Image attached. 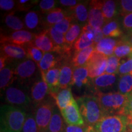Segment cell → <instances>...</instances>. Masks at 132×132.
<instances>
[{"label": "cell", "mask_w": 132, "mask_h": 132, "mask_svg": "<svg viewBox=\"0 0 132 132\" xmlns=\"http://www.w3.org/2000/svg\"><path fill=\"white\" fill-rule=\"evenodd\" d=\"M26 117L23 109L3 105L1 107V132H21Z\"/></svg>", "instance_id": "obj_1"}, {"label": "cell", "mask_w": 132, "mask_h": 132, "mask_svg": "<svg viewBox=\"0 0 132 132\" xmlns=\"http://www.w3.org/2000/svg\"><path fill=\"white\" fill-rule=\"evenodd\" d=\"M77 102L86 125L94 127L105 117L96 95H84L77 98Z\"/></svg>", "instance_id": "obj_2"}, {"label": "cell", "mask_w": 132, "mask_h": 132, "mask_svg": "<svg viewBox=\"0 0 132 132\" xmlns=\"http://www.w3.org/2000/svg\"><path fill=\"white\" fill-rule=\"evenodd\" d=\"M96 96L98 97L104 116L124 115V110L127 96L119 92L103 93L97 91ZM125 116V115H124Z\"/></svg>", "instance_id": "obj_3"}, {"label": "cell", "mask_w": 132, "mask_h": 132, "mask_svg": "<svg viewBox=\"0 0 132 132\" xmlns=\"http://www.w3.org/2000/svg\"><path fill=\"white\" fill-rule=\"evenodd\" d=\"M127 116L112 115L103 117L93 127L95 132H126Z\"/></svg>", "instance_id": "obj_4"}, {"label": "cell", "mask_w": 132, "mask_h": 132, "mask_svg": "<svg viewBox=\"0 0 132 132\" xmlns=\"http://www.w3.org/2000/svg\"><path fill=\"white\" fill-rule=\"evenodd\" d=\"M35 107L33 114L37 123L39 132H47L55 105L52 98L46 99Z\"/></svg>", "instance_id": "obj_5"}, {"label": "cell", "mask_w": 132, "mask_h": 132, "mask_svg": "<svg viewBox=\"0 0 132 132\" xmlns=\"http://www.w3.org/2000/svg\"><path fill=\"white\" fill-rule=\"evenodd\" d=\"M37 64L30 59L17 64L15 67V75L16 80L21 84H27L34 78L37 73Z\"/></svg>", "instance_id": "obj_6"}, {"label": "cell", "mask_w": 132, "mask_h": 132, "mask_svg": "<svg viewBox=\"0 0 132 132\" xmlns=\"http://www.w3.org/2000/svg\"><path fill=\"white\" fill-rule=\"evenodd\" d=\"M5 99L11 106L24 110L31 103V97L24 90L19 87L9 86L5 90Z\"/></svg>", "instance_id": "obj_7"}, {"label": "cell", "mask_w": 132, "mask_h": 132, "mask_svg": "<svg viewBox=\"0 0 132 132\" xmlns=\"http://www.w3.org/2000/svg\"><path fill=\"white\" fill-rule=\"evenodd\" d=\"M36 34L26 30H20L9 34H1V44H12L20 46H27L33 40Z\"/></svg>", "instance_id": "obj_8"}, {"label": "cell", "mask_w": 132, "mask_h": 132, "mask_svg": "<svg viewBox=\"0 0 132 132\" xmlns=\"http://www.w3.org/2000/svg\"><path fill=\"white\" fill-rule=\"evenodd\" d=\"M108 57L94 51L87 64L89 77L94 79L105 73Z\"/></svg>", "instance_id": "obj_9"}, {"label": "cell", "mask_w": 132, "mask_h": 132, "mask_svg": "<svg viewBox=\"0 0 132 132\" xmlns=\"http://www.w3.org/2000/svg\"><path fill=\"white\" fill-rule=\"evenodd\" d=\"M27 46L37 48L44 53L53 52L59 53L58 48L56 47L51 39L48 33L47 29L36 34L33 40Z\"/></svg>", "instance_id": "obj_10"}, {"label": "cell", "mask_w": 132, "mask_h": 132, "mask_svg": "<svg viewBox=\"0 0 132 132\" xmlns=\"http://www.w3.org/2000/svg\"><path fill=\"white\" fill-rule=\"evenodd\" d=\"M1 55L6 57L7 61H24L28 58L25 48L12 44H1Z\"/></svg>", "instance_id": "obj_11"}, {"label": "cell", "mask_w": 132, "mask_h": 132, "mask_svg": "<svg viewBox=\"0 0 132 132\" xmlns=\"http://www.w3.org/2000/svg\"><path fill=\"white\" fill-rule=\"evenodd\" d=\"M103 2L104 1L93 0L89 3L87 23L94 28H102L105 23V19L102 13Z\"/></svg>", "instance_id": "obj_12"}, {"label": "cell", "mask_w": 132, "mask_h": 132, "mask_svg": "<svg viewBox=\"0 0 132 132\" xmlns=\"http://www.w3.org/2000/svg\"><path fill=\"white\" fill-rule=\"evenodd\" d=\"M61 113L67 125H83L85 124L77 101L61 110Z\"/></svg>", "instance_id": "obj_13"}, {"label": "cell", "mask_w": 132, "mask_h": 132, "mask_svg": "<svg viewBox=\"0 0 132 132\" xmlns=\"http://www.w3.org/2000/svg\"><path fill=\"white\" fill-rule=\"evenodd\" d=\"M30 93L31 101L34 105V106H37L45 100L47 95L50 94L48 86L42 79L33 83Z\"/></svg>", "instance_id": "obj_14"}, {"label": "cell", "mask_w": 132, "mask_h": 132, "mask_svg": "<svg viewBox=\"0 0 132 132\" xmlns=\"http://www.w3.org/2000/svg\"><path fill=\"white\" fill-rule=\"evenodd\" d=\"M59 67H55L47 71L46 72L40 73L42 79L48 86L50 95L52 97L55 95L61 89L59 87Z\"/></svg>", "instance_id": "obj_15"}, {"label": "cell", "mask_w": 132, "mask_h": 132, "mask_svg": "<svg viewBox=\"0 0 132 132\" xmlns=\"http://www.w3.org/2000/svg\"><path fill=\"white\" fill-rule=\"evenodd\" d=\"M41 14V12L34 11H30L26 13L24 18V25L26 28L36 31L45 30L44 19Z\"/></svg>", "instance_id": "obj_16"}, {"label": "cell", "mask_w": 132, "mask_h": 132, "mask_svg": "<svg viewBox=\"0 0 132 132\" xmlns=\"http://www.w3.org/2000/svg\"><path fill=\"white\" fill-rule=\"evenodd\" d=\"M73 70L74 67L71 62L66 61L63 62L60 67L59 73V87L61 89L69 88L72 85Z\"/></svg>", "instance_id": "obj_17"}, {"label": "cell", "mask_w": 132, "mask_h": 132, "mask_svg": "<svg viewBox=\"0 0 132 132\" xmlns=\"http://www.w3.org/2000/svg\"><path fill=\"white\" fill-rule=\"evenodd\" d=\"M63 58L56 53H45L42 60L37 64L40 73L46 72L50 69L55 68Z\"/></svg>", "instance_id": "obj_18"}, {"label": "cell", "mask_w": 132, "mask_h": 132, "mask_svg": "<svg viewBox=\"0 0 132 132\" xmlns=\"http://www.w3.org/2000/svg\"><path fill=\"white\" fill-rule=\"evenodd\" d=\"M67 16H69L68 11H64L61 8H54L45 14V19H44L45 29L53 27L56 24L58 23Z\"/></svg>", "instance_id": "obj_19"}, {"label": "cell", "mask_w": 132, "mask_h": 132, "mask_svg": "<svg viewBox=\"0 0 132 132\" xmlns=\"http://www.w3.org/2000/svg\"><path fill=\"white\" fill-rule=\"evenodd\" d=\"M90 79L87 65L76 68L74 67L73 79L71 86H75L77 88H81L84 86L89 85Z\"/></svg>", "instance_id": "obj_20"}, {"label": "cell", "mask_w": 132, "mask_h": 132, "mask_svg": "<svg viewBox=\"0 0 132 132\" xmlns=\"http://www.w3.org/2000/svg\"><path fill=\"white\" fill-rule=\"evenodd\" d=\"M95 51L94 45L82 50L77 52H74L71 59V63L75 68L87 65L92 53Z\"/></svg>", "instance_id": "obj_21"}, {"label": "cell", "mask_w": 132, "mask_h": 132, "mask_svg": "<svg viewBox=\"0 0 132 132\" xmlns=\"http://www.w3.org/2000/svg\"><path fill=\"white\" fill-rule=\"evenodd\" d=\"M52 97L55 100L56 104L60 111L69 105H72L73 102L76 101L72 95L70 87L60 89Z\"/></svg>", "instance_id": "obj_22"}, {"label": "cell", "mask_w": 132, "mask_h": 132, "mask_svg": "<svg viewBox=\"0 0 132 132\" xmlns=\"http://www.w3.org/2000/svg\"><path fill=\"white\" fill-rule=\"evenodd\" d=\"M118 40L110 37H104L102 40L94 45L95 52L110 57L113 55L114 48Z\"/></svg>", "instance_id": "obj_23"}, {"label": "cell", "mask_w": 132, "mask_h": 132, "mask_svg": "<svg viewBox=\"0 0 132 132\" xmlns=\"http://www.w3.org/2000/svg\"><path fill=\"white\" fill-rule=\"evenodd\" d=\"M118 80V77L116 74L104 73L101 76L92 79L91 82L96 89H106L114 85Z\"/></svg>", "instance_id": "obj_24"}, {"label": "cell", "mask_w": 132, "mask_h": 132, "mask_svg": "<svg viewBox=\"0 0 132 132\" xmlns=\"http://www.w3.org/2000/svg\"><path fill=\"white\" fill-rule=\"evenodd\" d=\"M64 119L58 109L54 108L47 132H65Z\"/></svg>", "instance_id": "obj_25"}, {"label": "cell", "mask_w": 132, "mask_h": 132, "mask_svg": "<svg viewBox=\"0 0 132 132\" xmlns=\"http://www.w3.org/2000/svg\"><path fill=\"white\" fill-rule=\"evenodd\" d=\"M120 12V8L118 7L117 1L108 0L104 1L102 6V13H103L105 22L107 23L113 20V19Z\"/></svg>", "instance_id": "obj_26"}, {"label": "cell", "mask_w": 132, "mask_h": 132, "mask_svg": "<svg viewBox=\"0 0 132 132\" xmlns=\"http://www.w3.org/2000/svg\"><path fill=\"white\" fill-rule=\"evenodd\" d=\"M16 80L15 68L6 65L3 70H0V88L1 90H6L12 82Z\"/></svg>", "instance_id": "obj_27"}, {"label": "cell", "mask_w": 132, "mask_h": 132, "mask_svg": "<svg viewBox=\"0 0 132 132\" xmlns=\"http://www.w3.org/2000/svg\"><path fill=\"white\" fill-rule=\"evenodd\" d=\"M71 15L78 23L83 24L84 26L87 23L88 21L89 11L87 8L82 3H79L73 8L69 9Z\"/></svg>", "instance_id": "obj_28"}, {"label": "cell", "mask_w": 132, "mask_h": 132, "mask_svg": "<svg viewBox=\"0 0 132 132\" xmlns=\"http://www.w3.org/2000/svg\"><path fill=\"white\" fill-rule=\"evenodd\" d=\"M93 34L89 32L82 31L80 37L77 39L73 46L74 52H77L95 45L93 41Z\"/></svg>", "instance_id": "obj_29"}, {"label": "cell", "mask_w": 132, "mask_h": 132, "mask_svg": "<svg viewBox=\"0 0 132 132\" xmlns=\"http://www.w3.org/2000/svg\"><path fill=\"white\" fill-rule=\"evenodd\" d=\"M132 50V45L128 41L127 37L123 36L121 40H118L116 46L114 54L119 59L128 56Z\"/></svg>", "instance_id": "obj_30"}, {"label": "cell", "mask_w": 132, "mask_h": 132, "mask_svg": "<svg viewBox=\"0 0 132 132\" xmlns=\"http://www.w3.org/2000/svg\"><path fill=\"white\" fill-rule=\"evenodd\" d=\"M103 35L106 37H120L123 35L118 21L113 20L105 23L102 28Z\"/></svg>", "instance_id": "obj_31"}, {"label": "cell", "mask_w": 132, "mask_h": 132, "mask_svg": "<svg viewBox=\"0 0 132 132\" xmlns=\"http://www.w3.org/2000/svg\"><path fill=\"white\" fill-rule=\"evenodd\" d=\"M4 23L8 28L15 31L23 30L25 26L23 21L15 14V11L11 12L4 16Z\"/></svg>", "instance_id": "obj_32"}, {"label": "cell", "mask_w": 132, "mask_h": 132, "mask_svg": "<svg viewBox=\"0 0 132 132\" xmlns=\"http://www.w3.org/2000/svg\"><path fill=\"white\" fill-rule=\"evenodd\" d=\"M82 32L81 26L78 23H72L70 29L65 34L66 44L69 47L73 48V46L77 39L80 37Z\"/></svg>", "instance_id": "obj_33"}, {"label": "cell", "mask_w": 132, "mask_h": 132, "mask_svg": "<svg viewBox=\"0 0 132 132\" xmlns=\"http://www.w3.org/2000/svg\"><path fill=\"white\" fill-rule=\"evenodd\" d=\"M119 92L128 95L132 92V73L120 75L118 81Z\"/></svg>", "instance_id": "obj_34"}, {"label": "cell", "mask_w": 132, "mask_h": 132, "mask_svg": "<svg viewBox=\"0 0 132 132\" xmlns=\"http://www.w3.org/2000/svg\"><path fill=\"white\" fill-rule=\"evenodd\" d=\"M21 132H39V129L33 114L27 115Z\"/></svg>", "instance_id": "obj_35"}, {"label": "cell", "mask_w": 132, "mask_h": 132, "mask_svg": "<svg viewBox=\"0 0 132 132\" xmlns=\"http://www.w3.org/2000/svg\"><path fill=\"white\" fill-rule=\"evenodd\" d=\"M82 31L92 33L94 36L93 41L95 44L98 43L104 38V35L102 28H94L88 23L86 24L85 26H83Z\"/></svg>", "instance_id": "obj_36"}, {"label": "cell", "mask_w": 132, "mask_h": 132, "mask_svg": "<svg viewBox=\"0 0 132 132\" xmlns=\"http://www.w3.org/2000/svg\"><path fill=\"white\" fill-rule=\"evenodd\" d=\"M120 65V59L115 55L108 57V64L105 70L106 74H116L118 73V69Z\"/></svg>", "instance_id": "obj_37"}, {"label": "cell", "mask_w": 132, "mask_h": 132, "mask_svg": "<svg viewBox=\"0 0 132 132\" xmlns=\"http://www.w3.org/2000/svg\"><path fill=\"white\" fill-rule=\"evenodd\" d=\"M26 51H27L28 59H31L37 64L42 60L44 53H45L37 48L31 47V46L26 47Z\"/></svg>", "instance_id": "obj_38"}, {"label": "cell", "mask_w": 132, "mask_h": 132, "mask_svg": "<svg viewBox=\"0 0 132 132\" xmlns=\"http://www.w3.org/2000/svg\"><path fill=\"white\" fill-rule=\"evenodd\" d=\"M73 20V17L70 15L67 16V17H65V19L62 20V21H61L60 22H59L58 23L56 24L53 26V28L57 31L65 35V33L70 29Z\"/></svg>", "instance_id": "obj_39"}, {"label": "cell", "mask_w": 132, "mask_h": 132, "mask_svg": "<svg viewBox=\"0 0 132 132\" xmlns=\"http://www.w3.org/2000/svg\"><path fill=\"white\" fill-rule=\"evenodd\" d=\"M57 1L54 0H42L39 3V8L40 12L43 14H47L54 9Z\"/></svg>", "instance_id": "obj_40"}, {"label": "cell", "mask_w": 132, "mask_h": 132, "mask_svg": "<svg viewBox=\"0 0 132 132\" xmlns=\"http://www.w3.org/2000/svg\"><path fill=\"white\" fill-rule=\"evenodd\" d=\"M118 73L120 75L132 73V59H128L127 61H122L120 62Z\"/></svg>", "instance_id": "obj_41"}, {"label": "cell", "mask_w": 132, "mask_h": 132, "mask_svg": "<svg viewBox=\"0 0 132 132\" xmlns=\"http://www.w3.org/2000/svg\"><path fill=\"white\" fill-rule=\"evenodd\" d=\"M120 12L122 16L132 13V0H121L119 1Z\"/></svg>", "instance_id": "obj_42"}, {"label": "cell", "mask_w": 132, "mask_h": 132, "mask_svg": "<svg viewBox=\"0 0 132 132\" xmlns=\"http://www.w3.org/2000/svg\"><path fill=\"white\" fill-rule=\"evenodd\" d=\"M16 9L20 11H26L29 10L34 4H37L38 1L19 0L16 1Z\"/></svg>", "instance_id": "obj_43"}, {"label": "cell", "mask_w": 132, "mask_h": 132, "mask_svg": "<svg viewBox=\"0 0 132 132\" xmlns=\"http://www.w3.org/2000/svg\"><path fill=\"white\" fill-rule=\"evenodd\" d=\"M89 126L83 125H65V132H87Z\"/></svg>", "instance_id": "obj_44"}, {"label": "cell", "mask_w": 132, "mask_h": 132, "mask_svg": "<svg viewBox=\"0 0 132 132\" xmlns=\"http://www.w3.org/2000/svg\"><path fill=\"white\" fill-rule=\"evenodd\" d=\"M15 8V1L13 0H1L0 9L4 11H11Z\"/></svg>", "instance_id": "obj_45"}, {"label": "cell", "mask_w": 132, "mask_h": 132, "mask_svg": "<svg viewBox=\"0 0 132 132\" xmlns=\"http://www.w3.org/2000/svg\"><path fill=\"white\" fill-rule=\"evenodd\" d=\"M122 24L125 30L131 32L132 31V13L127 15L123 17Z\"/></svg>", "instance_id": "obj_46"}, {"label": "cell", "mask_w": 132, "mask_h": 132, "mask_svg": "<svg viewBox=\"0 0 132 132\" xmlns=\"http://www.w3.org/2000/svg\"><path fill=\"white\" fill-rule=\"evenodd\" d=\"M127 101L125 105L124 110L125 116H132V92L129 94L127 95Z\"/></svg>", "instance_id": "obj_47"}, {"label": "cell", "mask_w": 132, "mask_h": 132, "mask_svg": "<svg viewBox=\"0 0 132 132\" xmlns=\"http://www.w3.org/2000/svg\"><path fill=\"white\" fill-rule=\"evenodd\" d=\"M59 2L64 7H68L69 9L75 7L77 4L80 3H78L79 1H76V0H60Z\"/></svg>", "instance_id": "obj_48"}, {"label": "cell", "mask_w": 132, "mask_h": 132, "mask_svg": "<svg viewBox=\"0 0 132 132\" xmlns=\"http://www.w3.org/2000/svg\"><path fill=\"white\" fill-rule=\"evenodd\" d=\"M126 132H132V116H127V125Z\"/></svg>", "instance_id": "obj_49"}, {"label": "cell", "mask_w": 132, "mask_h": 132, "mask_svg": "<svg viewBox=\"0 0 132 132\" xmlns=\"http://www.w3.org/2000/svg\"><path fill=\"white\" fill-rule=\"evenodd\" d=\"M7 62V59L4 56L1 55V57H0V70H3L6 66V62Z\"/></svg>", "instance_id": "obj_50"}, {"label": "cell", "mask_w": 132, "mask_h": 132, "mask_svg": "<svg viewBox=\"0 0 132 132\" xmlns=\"http://www.w3.org/2000/svg\"><path fill=\"white\" fill-rule=\"evenodd\" d=\"M127 37L128 40L130 42V44H131V45H132V33H131V34H130V35L129 37Z\"/></svg>", "instance_id": "obj_51"}, {"label": "cell", "mask_w": 132, "mask_h": 132, "mask_svg": "<svg viewBox=\"0 0 132 132\" xmlns=\"http://www.w3.org/2000/svg\"><path fill=\"white\" fill-rule=\"evenodd\" d=\"M87 132H95L94 130L93 127L89 126V129H88V130H87Z\"/></svg>", "instance_id": "obj_52"}, {"label": "cell", "mask_w": 132, "mask_h": 132, "mask_svg": "<svg viewBox=\"0 0 132 132\" xmlns=\"http://www.w3.org/2000/svg\"><path fill=\"white\" fill-rule=\"evenodd\" d=\"M128 59H132V50H131V53H130V54L128 55Z\"/></svg>", "instance_id": "obj_53"}, {"label": "cell", "mask_w": 132, "mask_h": 132, "mask_svg": "<svg viewBox=\"0 0 132 132\" xmlns=\"http://www.w3.org/2000/svg\"><path fill=\"white\" fill-rule=\"evenodd\" d=\"M131 33H132V31H131Z\"/></svg>", "instance_id": "obj_54"}]
</instances>
